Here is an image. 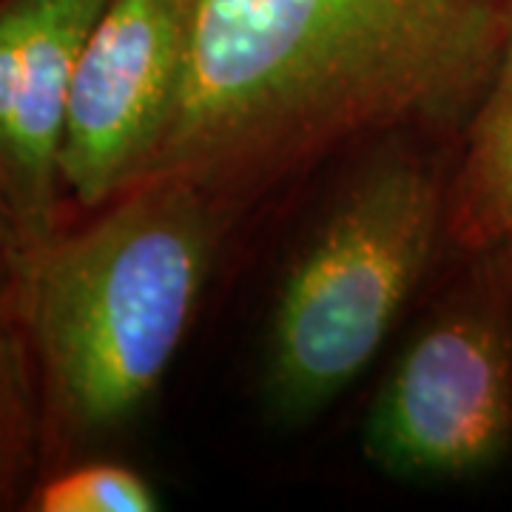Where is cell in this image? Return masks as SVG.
<instances>
[{"label": "cell", "mask_w": 512, "mask_h": 512, "mask_svg": "<svg viewBox=\"0 0 512 512\" xmlns=\"http://www.w3.org/2000/svg\"><path fill=\"white\" fill-rule=\"evenodd\" d=\"M495 0H197L148 177L237 211L356 137L473 111Z\"/></svg>", "instance_id": "cell-1"}, {"label": "cell", "mask_w": 512, "mask_h": 512, "mask_svg": "<svg viewBox=\"0 0 512 512\" xmlns=\"http://www.w3.org/2000/svg\"><path fill=\"white\" fill-rule=\"evenodd\" d=\"M231 217L200 185L148 177L23 256L15 319L57 441L106 439L157 393Z\"/></svg>", "instance_id": "cell-2"}, {"label": "cell", "mask_w": 512, "mask_h": 512, "mask_svg": "<svg viewBox=\"0 0 512 512\" xmlns=\"http://www.w3.org/2000/svg\"><path fill=\"white\" fill-rule=\"evenodd\" d=\"M447 228V183L410 143L382 146L336 191L276 293L262 396L305 424L348 393L379 356Z\"/></svg>", "instance_id": "cell-3"}, {"label": "cell", "mask_w": 512, "mask_h": 512, "mask_svg": "<svg viewBox=\"0 0 512 512\" xmlns=\"http://www.w3.org/2000/svg\"><path fill=\"white\" fill-rule=\"evenodd\" d=\"M365 458L399 481H458L512 447V251L484 259L402 350L362 427Z\"/></svg>", "instance_id": "cell-4"}, {"label": "cell", "mask_w": 512, "mask_h": 512, "mask_svg": "<svg viewBox=\"0 0 512 512\" xmlns=\"http://www.w3.org/2000/svg\"><path fill=\"white\" fill-rule=\"evenodd\" d=\"M197 0H106L77 60L60 185L97 211L148 174L174 111Z\"/></svg>", "instance_id": "cell-5"}, {"label": "cell", "mask_w": 512, "mask_h": 512, "mask_svg": "<svg viewBox=\"0 0 512 512\" xmlns=\"http://www.w3.org/2000/svg\"><path fill=\"white\" fill-rule=\"evenodd\" d=\"M106 0H0V211L32 254L60 231V146L77 60Z\"/></svg>", "instance_id": "cell-6"}, {"label": "cell", "mask_w": 512, "mask_h": 512, "mask_svg": "<svg viewBox=\"0 0 512 512\" xmlns=\"http://www.w3.org/2000/svg\"><path fill=\"white\" fill-rule=\"evenodd\" d=\"M498 46L478 94L453 183L447 228L461 242L512 251V0H495Z\"/></svg>", "instance_id": "cell-7"}, {"label": "cell", "mask_w": 512, "mask_h": 512, "mask_svg": "<svg viewBox=\"0 0 512 512\" xmlns=\"http://www.w3.org/2000/svg\"><path fill=\"white\" fill-rule=\"evenodd\" d=\"M46 433L29 342L15 322H0V510L20 501Z\"/></svg>", "instance_id": "cell-8"}, {"label": "cell", "mask_w": 512, "mask_h": 512, "mask_svg": "<svg viewBox=\"0 0 512 512\" xmlns=\"http://www.w3.org/2000/svg\"><path fill=\"white\" fill-rule=\"evenodd\" d=\"M35 512H154L163 507L143 473L117 461H83L43 478L26 498Z\"/></svg>", "instance_id": "cell-9"}, {"label": "cell", "mask_w": 512, "mask_h": 512, "mask_svg": "<svg viewBox=\"0 0 512 512\" xmlns=\"http://www.w3.org/2000/svg\"><path fill=\"white\" fill-rule=\"evenodd\" d=\"M20 262L23 254H20L18 237L0 211V322H15Z\"/></svg>", "instance_id": "cell-10"}]
</instances>
